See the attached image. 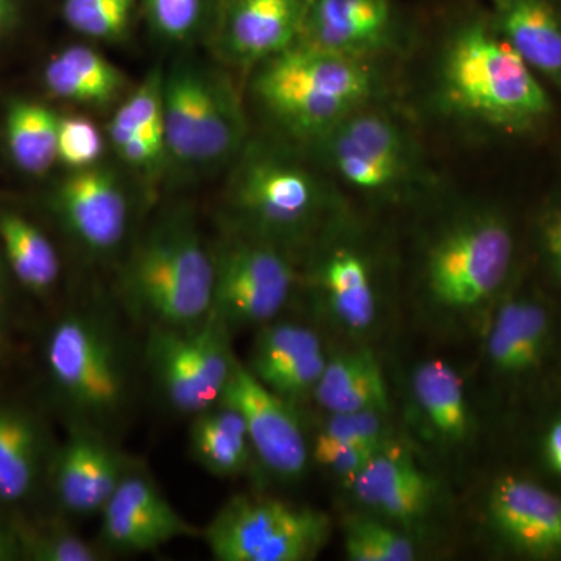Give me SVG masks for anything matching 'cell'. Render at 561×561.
Segmentation results:
<instances>
[{
  "mask_svg": "<svg viewBox=\"0 0 561 561\" xmlns=\"http://www.w3.org/2000/svg\"><path fill=\"white\" fill-rule=\"evenodd\" d=\"M431 102L453 124L500 136L531 135L553 110L537 73L489 20L463 22L443 41L432 66Z\"/></svg>",
  "mask_w": 561,
  "mask_h": 561,
  "instance_id": "obj_1",
  "label": "cell"
},
{
  "mask_svg": "<svg viewBox=\"0 0 561 561\" xmlns=\"http://www.w3.org/2000/svg\"><path fill=\"white\" fill-rule=\"evenodd\" d=\"M228 227L291 250L334 224L337 194L311 160L286 144L250 139L225 191Z\"/></svg>",
  "mask_w": 561,
  "mask_h": 561,
  "instance_id": "obj_2",
  "label": "cell"
},
{
  "mask_svg": "<svg viewBox=\"0 0 561 561\" xmlns=\"http://www.w3.org/2000/svg\"><path fill=\"white\" fill-rule=\"evenodd\" d=\"M214 261L197 220L186 208L162 213L122 264L117 294L147 328H190L213 309Z\"/></svg>",
  "mask_w": 561,
  "mask_h": 561,
  "instance_id": "obj_3",
  "label": "cell"
},
{
  "mask_svg": "<svg viewBox=\"0 0 561 561\" xmlns=\"http://www.w3.org/2000/svg\"><path fill=\"white\" fill-rule=\"evenodd\" d=\"M124 334L108 316L70 311L43 341L47 397L69 424L111 434L131 404L133 365Z\"/></svg>",
  "mask_w": 561,
  "mask_h": 561,
  "instance_id": "obj_4",
  "label": "cell"
},
{
  "mask_svg": "<svg viewBox=\"0 0 561 561\" xmlns=\"http://www.w3.org/2000/svg\"><path fill=\"white\" fill-rule=\"evenodd\" d=\"M251 94L286 138L302 147L351 113L382 101L376 62L294 44L253 68Z\"/></svg>",
  "mask_w": 561,
  "mask_h": 561,
  "instance_id": "obj_5",
  "label": "cell"
},
{
  "mask_svg": "<svg viewBox=\"0 0 561 561\" xmlns=\"http://www.w3.org/2000/svg\"><path fill=\"white\" fill-rule=\"evenodd\" d=\"M301 149L328 179L368 201H405L437 181L412 125L383 99L354 111Z\"/></svg>",
  "mask_w": 561,
  "mask_h": 561,
  "instance_id": "obj_6",
  "label": "cell"
},
{
  "mask_svg": "<svg viewBox=\"0 0 561 561\" xmlns=\"http://www.w3.org/2000/svg\"><path fill=\"white\" fill-rule=\"evenodd\" d=\"M515 236L507 217L472 208L446 221L431 239L421 279L432 305L446 312H471L502 290L515 262Z\"/></svg>",
  "mask_w": 561,
  "mask_h": 561,
  "instance_id": "obj_7",
  "label": "cell"
},
{
  "mask_svg": "<svg viewBox=\"0 0 561 561\" xmlns=\"http://www.w3.org/2000/svg\"><path fill=\"white\" fill-rule=\"evenodd\" d=\"M324 513L264 496H234L203 530L214 560H312L330 538Z\"/></svg>",
  "mask_w": 561,
  "mask_h": 561,
  "instance_id": "obj_8",
  "label": "cell"
},
{
  "mask_svg": "<svg viewBox=\"0 0 561 561\" xmlns=\"http://www.w3.org/2000/svg\"><path fill=\"white\" fill-rule=\"evenodd\" d=\"M147 331V367L171 409L194 416L216 405L236 357L228 324L210 309L194 327Z\"/></svg>",
  "mask_w": 561,
  "mask_h": 561,
  "instance_id": "obj_9",
  "label": "cell"
},
{
  "mask_svg": "<svg viewBox=\"0 0 561 561\" xmlns=\"http://www.w3.org/2000/svg\"><path fill=\"white\" fill-rule=\"evenodd\" d=\"M213 251V311L231 331L271 323L295 284L290 251L227 227Z\"/></svg>",
  "mask_w": 561,
  "mask_h": 561,
  "instance_id": "obj_10",
  "label": "cell"
},
{
  "mask_svg": "<svg viewBox=\"0 0 561 561\" xmlns=\"http://www.w3.org/2000/svg\"><path fill=\"white\" fill-rule=\"evenodd\" d=\"M138 467L114 445L111 434L69 424L68 437L57 443L51 456L46 490L61 515H101L121 482Z\"/></svg>",
  "mask_w": 561,
  "mask_h": 561,
  "instance_id": "obj_11",
  "label": "cell"
},
{
  "mask_svg": "<svg viewBox=\"0 0 561 561\" xmlns=\"http://www.w3.org/2000/svg\"><path fill=\"white\" fill-rule=\"evenodd\" d=\"M66 234L92 256L121 249L130 228V198L119 173L106 165L70 171L50 198Z\"/></svg>",
  "mask_w": 561,
  "mask_h": 561,
  "instance_id": "obj_12",
  "label": "cell"
},
{
  "mask_svg": "<svg viewBox=\"0 0 561 561\" xmlns=\"http://www.w3.org/2000/svg\"><path fill=\"white\" fill-rule=\"evenodd\" d=\"M221 404L241 413L251 448L268 471L284 481H297L309 463V446L290 402L273 393L234 357Z\"/></svg>",
  "mask_w": 561,
  "mask_h": 561,
  "instance_id": "obj_13",
  "label": "cell"
},
{
  "mask_svg": "<svg viewBox=\"0 0 561 561\" xmlns=\"http://www.w3.org/2000/svg\"><path fill=\"white\" fill-rule=\"evenodd\" d=\"M297 43L376 62L397 49L400 25L391 0H308Z\"/></svg>",
  "mask_w": 561,
  "mask_h": 561,
  "instance_id": "obj_14",
  "label": "cell"
},
{
  "mask_svg": "<svg viewBox=\"0 0 561 561\" xmlns=\"http://www.w3.org/2000/svg\"><path fill=\"white\" fill-rule=\"evenodd\" d=\"M101 516L99 546L106 553L151 552L176 538L201 535L173 508L142 467L121 482Z\"/></svg>",
  "mask_w": 561,
  "mask_h": 561,
  "instance_id": "obj_15",
  "label": "cell"
},
{
  "mask_svg": "<svg viewBox=\"0 0 561 561\" xmlns=\"http://www.w3.org/2000/svg\"><path fill=\"white\" fill-rule=\"evenodd\" d=\"M57 442L46 415L16 398H0V507L28 512L46 490Z\"/></svg>",
  "mask_w": 561,
  "mask_h": 561,
  "instance_id": "obj_16",
  "label": "cell"
},
{
  "mask_svg": "<svg viewBox=\"0 0 561 561\" xmlns=\"http://www.w3.org/2000/svg\"><path fill=\"white\" fill-rule=\"evenodd\" d=\"M308 0H228L220 21L221 51L234 65L256 68L297 44Z\"/></svg>",
  "mask_w": 561,
  "mask_h": 561,
  "instance_id": "obj_17",
  "label": "cell"
},
{
  "mask_svg": "<svg viewBox=\"0 0 561 561\" xmlns=\"http://www.w3.org/2000/svg\"><path fill=\"white\" fill-rule=\"evenodd\" d=\"M489 511L494 529L513 548L530 556L561 553V500L527 479H500L491 490Z\"/></svg>",
  "mask_w": 561,
  "mask_h": 561,
  "instance_id": "obj_18",
  "label": "cell"
},
{
  "mask_svg": "<svg viewBox=\"0 0 561 561\" xmlns=\"http://www.w3.org/2000/svg\"><path fill=\"white\" fill-rule=\"evenodd\" d=\"M213 69L183 60L164 70L162 124L168 164L181 172H198L203 139L208 127Z\"/></svg>",
  "mask_w": 561,
  "mask_h": 561,
  "instance_id": "obj_19",
  "label": "cell"
},
{
  "mask_svg": "<svg viewBox=\"0 0 561 561\" xmlns=\"http://www.w3.org/2000/svg\"><path fill=\"white\" fill-rule=\"evenodd\" d=\"M346 483L362 505L398 523L424 515L434 493L411 454L390 442Z\"/></svg>",
  "mask_w": 561,
  "mask_h": 561,
  "instance_id": "obj_20",
  "label": "cell"
},
{
  "mask_svg": "<svg viewBox=\"0 0 561 561\" xmlns=\"http://www.w3.org/2000/svg\"><path fill=\"white\" fill-rule=\"evenodd\" d=\"M491 27L561 92V0H493Z\"/></svg>",
  "mask_w": 561,
  "mask_h": 561,
  "instance_id": "obj_21",
  "label": "cell"
},
{
  "mask_svg": "<svg viewBox=\"0 0 561 561\" xmlns=\"http://www.w3.org/2000/svg\"><path fill=\"white\" fill-rule=\"evenodd\" d=\"M328 309L343 327L365 331L378 312L375 273L367 253L350 242H337L321 254L316 272Z\"/></svg>",
  "mask_w": 561,
  "mask_h": 561,
  "instance_id": "obj_22",
  "label": "cell"
},
{
  "mask_svg": "<svg viewBox=\"0 0 561 561\" xmlns=\"http://www.w3.org/2000/svg\"><path fill=\"white\" fill-rule=\"evenodd\" d=\"M0 250L21 291L47 301L61 278V257L47 232L24 214L0 209Z\"/></svg>",
  "mask_w": 561,
  "mask_h": 561,
  "instance_id": "obj_23",
  "label": "cell"
},
{
  "mask_svg": "<svg viewBox=\"0 0 561 561\" xmlns=\"http://www.w3.org/2000/svg\"><path fill=\"white\" fill-rule=\"evenodd\" d=\"M549 337V316L540 302L513 298L494 317L486 342L489 359L504 375H522L540 362Z\"/></svg>",
  "mask_w": 561,
  "mask_h": 561,
  "instance_id": "obj_24",
  "label": "cell"
},
{
  "mask_svg": "<svg viewBox=\"0 0 561 561\" xmlns=\"http://www.w3.org/2000/svg\"><path fill=\"white\" fill-rule=\"evenodd\" d=\"M44 84L54 98L80 105L103 106L116 101L127 77L90 46L66 47L44 68Z\"/></svg>",
  "mask_w": 561,
  "mask_h": 561,
  "instance_id": "obj_25",
  "label": "cell"
},
{
  "mask_svg": "<svg viewBox=\"0 0 561 561\" xmlns=\"http://www.w3.org/2000/svg\"><path fill=\"white\" fill-rule=\"evenodd\" d=\"M313 397L330 413L389 411V390L375 356L368 351L335 354L327 367Z\"/></svg>",
  "mask_w": 561,
  "mask_h": 561,
  "instance_id": "obj_26",
  "label": "cell"
},
{
  "mask_svg": "<svg viewBox=\"0 0 561 561\" xmlns=\"http://www.w3.org/2000/svg\"><path fill=\"white\" fill-rule=\"evenodd\" d=\"M191 419V456L203 470L221 479L247 471L254 453L241 413L217 402Z\"/></svg>",
  "mask_w": 561,
  "mask_h": 561,
  "instance_id": "obj_27",
  "label": "cell"
},
{
  "mask_svg": "<svg viewBox=\"0 0 561 561\" xmlns=\"http://www.w3.org/2000/svg\"><path fill=\"white\" fill-rule=\"evenodd\" d=\"M60 114L32 99H13L3 117V139L11 161L21 172L46 175L57 164Z\"/></svg>",
  "mask_w": 561,
  "mask_h": 561,
  "instance_id": "obj_28",
  "label": "cell"
},
{
  "mask_svg": "<svg viewBox=\"0 0 561 561\" xmlns=\"http://www.w3.org/2000/svg\"><path fill=\"white\" fill-rule=\"evenodd\" d=\"M413 394L432 430L448 442H461L470 431L463 381L443 360L421 364L413 373Z\"/></svg>",
  "mask_w": 561,
  "mask_h": 561,
  "instance_id": "obj_29",
  "label": "cell"
},
{
  "mask_svg": "<svg viewBox=\"0 0 561 561\" xmlns=\"http://www.w3.org/2000/svg\"><path fill=\"white\" fill-rule=\"evenodd\" d=\"M22 561H102L108 553L80 537L66 516L14 515Z\"/></svg>",
  "mask_w": 561,
  "mask_h": 561,
  "instance_id": "obj_30",
  "label": "cell"
},
{
  "mask_svg": "<svg viewBox=\"0 0 561 561\" xmlns=\"http://www.w3.org/2000/svg\"><path fill=\"white\" fill-rule=\"evenodd\" d=\"M323 348L316 331L289 321L264 324L254 339L247 365L251 375L264 386L311 351Z\"/></svg>",
  "mask_w": 561,
  "mask_h": 561,
  "instance_id": "obj_31",
  "label": "cell"
},
{
  "mask_svg": "<svg viewBox=\"0 0 561 561\" xmlns=\"http://www.w3.org/2000/svg\"><path fill=\"white\" fill-rule=\"evenodd\" d=\"M162 79H164V70H150L138 88L117 106L106 127L111 146H116L122 140L136 135H154L164 138Z\"/></svg>",
  "mask_w": 561,
  "mask_h": 561,
  "instance_id": "obj_32",
  "label": "cell"
},
{
  "mask_svg": "<svg viewBox=\"0 0 561 561\" xmlns=\"http://www.w3.org/2000/svg\"><path fill=\"white\" fill-rule=\"evenodd\" d=\"M136 0H65L62 18L87 38L116 41L130 27Z\"/></svg>",
  "mask_w": 561,
  "mask_h": 561,
  "instance_id": "obj_33",
  "label": "cell"
},
{
  "mask_svg": "<svg viewBox=\"0 0 561 561\" xmlns=\"http://www.w3.org/2000/svg\"><path fill=\"white\" fill-rule=\"evenodd\" d=\"M105 151V139L94 122L81 116H60L58 122L57 160L69 171L99 164Z\"/></svg>",
  "mask_w": 561,
  "mask_h": 561,
  "instance_id": "obj_34",
  "label": "cell"
},
{
  "mask_svg": "<svg viewBox=\"0 0 561 561\" xmlns=\"http://www.w3.org/2000/svg\"><path fill=\"white\" fill-rule=\"evenodd\" d=\"M150 27L168 41L191 39L201 31L206 13V0H146Z\"/></svg>",
  "mask_w": 561,
  "mask_h": 561,
  "instance_id": "obj_35",
  "label": "cell"
},
{
  "mask_svg": "<svg viewBox=\"0 0 561 561\" xmlns=\"http://www.w3.org/2000/svg\"><path fill=\"white\" fill-rule=\"evenodd\" d=\"M382 415L378 411L331 413L319 435L332 442L381 448L389 443Z\"/></svg>",
  "mask_w": 561,
  "mask_h": 561,
  "instance_id": "obj_36",
  "label": "cell"
},
{
  "mask_svg": "<svg viewBox=\"0 0 561 561\" xmlns=\"http://www.w3.org/2000/svg\"><path fill=\"white\" fill-rule=\"evenodd\" d=\"M327 362L328 356L323 348L311 351L289 367L284 368L265 387L273 393L279 394L284 400L289 402L298 400L308 393H313V389L327 367Z\"/></svg>",
  "mask_w": 561,
  "mask_h": 561,
  "instance_id": "obj_37",
  "label": "cell"
},
{
  "mask_svg": "<svg viewBox=\"0 0 561 561\" xmlns=\"http://www.w3.org/2000/svg\"><path fill=\"white\" fill-rule=\"evenodd\" d=\"M381 448L332 442L319 435L316 443H313L312 456L324 468L335 472L343 481L348 482L357 472L362 471V468H365V465Z\"/></svg>",
  "mask_w": 561,
  "mask_h": 561,
  "instance_id": "obj_38",
  "label": "cell"
},
{
  "mask_svg": "<svg viewBox=\"0 0 561 561\" xmlns=\"http://www.w3.org/2000/svg\"><path fill=\"white\" fill-rule=\"evenodd\" d=\"M346 529L364 538L378 552L381 561H412L416 559L415 546L400 531L390 529L375 519H353Z\"/></svg>",
  "mask_w": 561,
  "mask_h": 561,
  "instance_id": "obj_39",
  "label": "cell"
},
{
  "mask_svg": "<svg viewBox=\"0 0 561 561\" xmlns=\"http://www.w3.org/2000/svg\"><path fill=\"white\" fill-rule=\"evenodd\" d=\"M20 287L11 276L9 265L0 250V327L13 330L20 316Z\"/></svg>",
  "mask_w": 561,
  "mask_h": 561,
  "instance_id": "obj_40",
  "label": "cell"
},
{
  "mask_svg": "<svg viewBox=\"0 0 561 561\" xmlns=\"http://www.w3.org/2000/svg\"><path fill=\"white\" fill-rule=\"evenodd\" d=\"M542 247L553 272L561 278V192L546 214L542 224Z\"/></svg>",
  "mask_w": 561,
  "mask_h": 561,
  "instance_id": "obj_41",
  "label": "cell"
},
{
  "mask_svg": "<svg viewBox=\"0 0 561 561\" xmlns=\"http://www.w3.org/2000/svg\"><path fill=\"white\" fill-rule=\"evenodd\" d=\"M0 561H22L13 513L0 507Z\"/></svg>",
  "mask_w": 561,
  "mask_h": 561,
  "instance_id": "obj_42",
  "label": "cell"
},
{
  "mask_svg": "<svg viewBox=\"0 0 561 561\" xmlns=\"http://www.w3.org/2000/svg\"><path fill=\"white\" fill-rule=\"evenodd\" d=\"M546 454L553 470L561 474V420L556 421L548 432Z\"/></svg>",
  "mask_w": 561,
  "mask_h": 561,
  "instance_id": "obj_43",
  "label": "cell"
},
{
  "mask_svg": "<svg viewBox=\"0 0 561 561\" xmlns=\"http://www.w3.org/2000/svg\"><path fill=\"white\" fill-rule=\"evenodd\" d=\"M18 16H20L18 0H0V38L14 27Z\"/></svg>",
  "mask_w": 561,
  "mask_h": 561,
  "instance_id": "obj_44",
  "label": "cell"
},
{
  "mask_svg": "<svg viewBox=\"0 0 561 561\" xmlns=\"http://www.w3.org/2000/svg\"><path fill=\"white\" fill-rule=\"evenodd\" d=\"M10 330L0 327V371L5 367L10 356Z\"/></svg>",
  "mask_w": 561,
  "mask_h": 561,
  "instance_id": "obj_45",
  "label": "cell"
}]
</instances>
